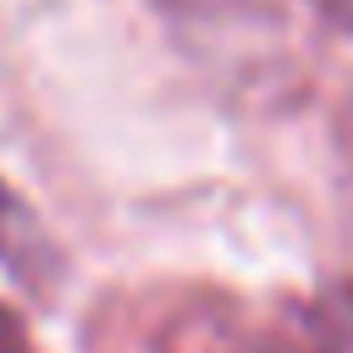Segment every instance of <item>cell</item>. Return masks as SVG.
<instances>
[{
  "instance_id": "cell-1",
  "label": "cell",
  "mask_w": 353,
  "mask_h": 353,
  "mask_svg": "<svg viewBox=\"0 0 353 353\" xmlns=\"http://www.w3.org/2000/svg\"><path fill=\"white\" fill-rule=\"evenodd\" d=\"M165 353H281L265 331L237 325L232 314H204V320H182L165 336Z\"/></svg>"
},
{
  "instance_id": "cell-2",
  "label": "cell",
  "mask_w": 353,
  "mask_h": 353,
  "mask_svg": "<svg viewBox=\"0 0 353 353\" xmlns=\"http://www.w3.org/2000/svg\"><path fill=\"white\" fill-rule=\"evenodd\" d=\"M22 232H28V215H22L17 193L0 182V254H6V259H17V248H22Z\"/></svg>"
},
{
  "instance_id": "cell-3",
  "label": "cell",
  "mask_w": 353,
  "mask_h": 353,
  "mask_svg": "<svg viewBox=\"0 0 353 353\" xmlns=\"http://www.w3.org/2000/svg\"><path fill=\"white\" fill-rule=\"evenodd\" d=\"M28 347V336H22V320L0 303V353H22Z\"/></svg>"
}]
</instances>
